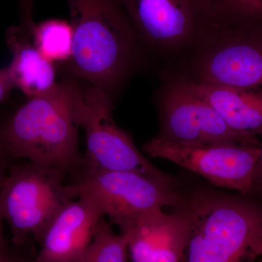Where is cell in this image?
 Returning a JSON list of instances; mask_svg holds the SVG:
<instances>
[{
	"label": "cell",
	"instance_id": "8992f818",
	"mask_svg": "<svg viewBox=\"0 0 262 262\" xmlns=\"http://www.w3.org/2000/svg\"><path fill=\"white\" fill-rule=\"evenodd\" d=\"M113 98L91 84L80 83L75 117L85 133L84 170L130 171L140 173L176 188L182 182L164 173L146 159L130 134L114 121Z\"/></svg>",
	"mask_w": 262,
	"mask_h": 262
},
{
	"label": "cell",
	"instance_id": "52a82bcc",
	"mask_svg": "<svg viewBox=\"0 0 262 262\" xmlns=\"http://www.w3.org/2000/svg\"><path fill=\"white\" fill-rule=\"evenodd\" d=\"M68 187L74 198L81 194L92 198L103 215H108L122 233L146 212L177 208L185 194L184 187H173L130 171L83 170Z\"/></svg>",
	"mask_w": 262,
	"mask_h": 262
},
{
	"label": "cell",
	"instance_id": "5bb4252c",
	"mask_svg": "<svg viewBox=\"0 0 262 262\" xmlns=\"http://www.w3.org/2000/svg\"><path fill=\"white\" fill-rule=\"evenodd\" d=\"M189 89L211 105L230 128L245 134L262 131V92L202 83L183 77Z\"/></svg>",
	"mask_w": 262,
	"mask_h": 262
},
{
	"label": "cell",
	"instance_id": "603a6c76",
	"mask_svg": "<svg viewBox=\"0 0 262 262\" xmlns=\"http://www.w3.org/2000/svg\"><path fill=\"white\" fill-rule=\"evenodd\" d=\"M258 135L261 136V141H259V156H258L257 170L258 178L262 185V131Z\"/></svg>",
	"mask_w": 262,
	"mask_h": 262
},
{
	"label": "cell",
	"instance_id": "7402d4cb",
	"mask_svg": "<svg viewBox=\"0 0 262 262\" xmlns=\"http://www.w3.org/2000/svg\"><path fill=\"white\" fill-rule=\"evenodd\" d=\"M249 256L251 262L256 260V258L262 257V232L251 248Z\"/></svg>",
	"mask_w": 262,
	"mask_h": 262
},
{
	"label": "cell",
	"instance_id": "e0dca14e",
	"mask_svg": "<svg viewBox=\"0 0 262 262\" xmlns=\"http://www.w3.org/2000/svg\"><path fill=\"white\" fill-rule=\"evenodd\" d=\"M127 239L117 235L102 217L87 251L78 262H125Z\"/></svg>",
	"mask_w": 262,
	"mask_h": 262
},
{
	"label": "cell",
	"instance_id": "7c38bea8",
	"mask_svg": "<svg viewBox=\"0 0 262 262\" xmlns=\"http://www.w3.org/2000/svg\"><path fill=\"white\" fill-rule=\"evenodd\" d=\"M122 234L127 236L133 262H182L185 227L177 208L172 213L146 212Z\"/></svg>",
	"mask_w": 262,
	"mask_h": 262
},
{
	"label": "cell",
	"instance_id": "4fadbf2b",
	"mask_svg": "<svg viewBox=\"0 0 262 262\" xmlns=\"http://www.w3.org/2000/svg\"><path fill=\"white\" fill-rule=\"evenodd\" d=\"M6 42L13 54L9 66L15 84L28 99L40 96L56 86L54 63L39 52L33 42L32 31L20 24L8 29Z\"/></svg>",
	"mask_w": 262,
	"mask_h": 262
},
{
	"label": "cell",
	"instance_id": "30bf717a",
	"mask_svg": "<svg viewBox=\"0 0 262 262\" xmlns=\"http://www.w3.org/2000/svg\"><path fill=\"white\" fill-rule=\"evenodd\" d=\"M144 47L174 53L193 47L206 18L203 0H119Z\"/></svg>",
	"mask_w": 262,
	"mask_h": 262
},
{
	"label": "cell",
	"instance_id": "2e32d148",
	"mask_svg": "<svg viewBox=\"0 0 262 262\" xmlns=\"http://www.w3.org/2000/svg\"><path fill=\"white\" fill-rule=\"evenodd\" d=\"M206 18L229 24H262V0H203Z\"/></svg>",
	"mask_w": 262,
	"mask_h": 262
},
{
	"label": "cell",
	"instance_id": "3957f363",
	"mask_svg": "<svg viewBox=\"0 0 262 262\" xmlns=\"http://www.w3.org/2000/svg\"><path fill=\"white\" fill-rule=\"evenodd\" d=\"M184 219L182 262H251L262 232V205L251 196L206 187L186 190L177 206Z\"/></svg>",
	"mask_w": 262,
	"mask_h": 262
},
{
	"label": "cell",
	"instance_id": "d6986e66",
	"mask_svg": "<svg viewBox=\"0 0 262 262\" xmlns=\"http://www.w3.org/2000/svg\"><path fill=\"white\" fill-rule=\"evenodd\" d=\"M34 0H20L21 25L32 30L34 24L32 19V8Z\"/></svg>",
	"mask_w": 262,
	"mask_h": 262
},
{
	"label": "cell",
	"instance_id": "44dd1931",
	"mask_svg": "<svg viewBox=\"0 0 262 262\" xmlns=\"http://www.w3.org/2000/svg\"><path fill=\"white\" fill-rule=\"evenodd\" d=\"M10 158L7 156L5 152L3 145H2L1 141H0V189L3 185L7 173H8V168H9Z\"/></svg>",
	"mask_w": 262,
	"mask_h": 262
},
{
	"label": "cell",
	"instance_id": "6da1fadb",
	"mask_svg": "<svg viewBox=\"0 0 262 262\" xmlns=\"http://www.w3.org/2000/svg\"><path fill=\"white\" fill-rule=\"evenodd\" d=\"M73 34L71 77L113 98L144 58V46L119 0H67Z\"/></svg>",
	"mask_w": 262,
	"mask_h": 262
},
{
	"label": "cell",
	"instance_id": "9c48e42d",
	"mask_svg": "<svg viewBox=\"0 0 262 262\" xmlns=\"http://www.w3.org/2000/svg\"><path fill=\"white\" fill-rule=\"evenodd\" d=\"M143 150L201 176L215 187L246 196L262 195L257 165L259 147L242 145H196L151 139Z\"/></svg>",
	"mask_w": 262,
	"mask_h": 262
},
{
	"label": "cell",
	"instance_id": "8fae6325",
	"mask_svg": "<svg viewBox=\"0 0 262 262\" xmlns=\"http://www.w3.org/2000/svg\"><path fill=\"white\" fill-rule=\"evenodd\" d=\"M77 198L63 208L50 226L36 262H78L87 251L104 215L88 194Z\"/></svg>",
	"mask_w": 262,
	"mask_h": 262
},
{
	"label": "cell",
	"instance_id": "ac0fdd59",
	"mask_svg": "<svg viewBox=\"0 0 262 262\" xmlns=\"http://www.w3.org/2000/svg\"><path fill=\"white\" fill-rule=\"evenodd\" d=\"M15 84L10 76L9 66L0 69V104L8 97Z\"/></svg>",
	"mask_w": 262,
	"mask_h": 262
},
{
	"label": "cell",
	"instance_id": "7a4b0ae2",
	"mask_svg": "<svg viewBox=\"0 0 262 262\" xmlns=\"http://www.w3.org/2000/svg\"><path fill=\"white\" fill-rule=\"evenodd\" d=\"M77 81L71 77L57 82L0 124V141L10 160L24 158L63 173L82 167L75 117Z\"/></svg>",
	"mask_w": 262,
	"mask_h": 262
},
{
	"label": "cell",
	"instance_id": "5b68a950",
	"mask_svg": "<svg viewBox=\"0 0 262 262\" xmlns=\"http://www.w3.org/2000/svg\"><path fill=\"white\" fill-rule=\"evenodd\" d=\"M63 174L30 161L9 167L0 189V214L9 224L15 246L42 244L57 215L73 201Z\"/></svg>",
	"mask_w": 262,
	"mask_h": 262
},
{
	"label": "cell",
	"instance_id": "9a60e30c",
	"mask_svg": "<svg viewBox=\"0 0 262 262\" xmlns=\"http://www.w3.org/2000/svg\"><path fill=\"white\" fill-rule=\"evenodd\" d=\"M32 36L36 47L52 63H67L70 61L73 42L70 24L51 19L34 24Z\"/></svg>",
	"mask_w": 262,
	"mask_h": 262
},
{
	"label": "cell",
	"instance_id": "ba28073f",
	"mask_svg": "<svg viewBox=\"0 0 262 262\" xmlns=\"http://www.w3.org/2000/svg\"><path fill=\"white\" fill-rule=\"evenodd\" d=\"M156 139L196 145L259 146L256 135L236 132L211 105L189 89L184 77L168 80L158 96Z\"/></svg>",
	"mask_w": 262,
	"mask_h": 262
},
{
	"label": "cell",
	"instance_id": "cb8c5ba5",
	"mask_svg": "<svg viewBox=\"0 0 262 262\" xmlns=\"http://www.w3.org/2000/svg\"><path fill=\"white\" fill-rule=\"evenodd\" d=\"M3 219L0 214V246H6V239H5L4 232H3Z\"/></svg>",
	"mask_w": 262,
	"mask_h": 262
},
{
	"label": "cell",
	"instance_id": "277c9868",
	"mask_svg": "<svg viewBox=\"0 0 262 262\" xmlns=\"http://www.w3.org/2000/svg\"><path fill=\"white\" fill-rule=\"evenodd\" d=\"M261 24L206 19L194 42L189 79L262 92Z\"/></svg>",
	"mask_w": 262,
	"mask_h": 262
},
{
	"label": "cell",
	"instance_id": "ffe728a7",
	"mask_svg": "<svg viewBox=\"0 0 262 262\" xmlns=\"http://www.w3.org/2000/svg\"><path fill=\"white\" fill-rule=\"evenodd\" d=\"M0 262H36L34 260L27 259V258L18 256L10 251L8 245L0 246Z\"/></svg>",
	"mask_w": 262,
	"mask_h": 262
}]
</instances>
